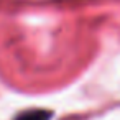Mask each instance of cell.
<instances>
[{
	"mask_svg": "<svg viewBox=\"0 0 120 120\" xmlns=\"http://www.w3.org/2000/svg\"><path fill=\"white\" fill-rule=\"evenodd\" d=\"M49 117H51V112L41 110V109H35V110L23 112L22 115L17 117V120H48Z\"/></svg>",
	"mask_w": 120,
	"mask_h": 120,
	"instance_id": "1",
	"label": "cell"
}]
</instances>
